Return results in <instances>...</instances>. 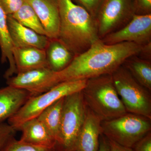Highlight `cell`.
<instances>
[{"label": "cell", "instance_id": "6da1fadb", "mask_svg": "<svg viewBox=\"0 0 151 151\" xmlns=\"http://www.w3.org/2000/svg\"><path fill=\"white\" fill-rule=\"evenodd\" d=\"M142 47L129 42L106 44L100 39L86 51L74 56L64 69L54 72L52 83L54 86L64 81L88 80L112 74L127 58L138 55Z\"/></svg>", "mask_w": 151, "mask_h": 151}, {"label": "cell", "instance_id": "7a4b0ae2", "mask_svg": "<svg viewBox=\"0 0 151 151\" xmlns=\"http://www.w3.org/2000/svg\"><path fill=\"white\" fill-rule=\"evenodd\" d=\"M60 16L58 39L74 56L100 39L96 19L72 0H57Z\"/></svg>", "mask_w": 151, "mask_h": 151}, {"label": "cell", "instance_id": "3957f363", "mask_svg": "<svg viewBox=\"0 0 151 151\" xmlns=\"http://www.w3.org/2000/svg\"><path fill=\"white\" fill-rule=\"evenodd\" d=\"M81 91L87 107L102 122L127 113L116 91L111 74L88 79Z\"/></svg>", "mask_w": 151, "mask_h": 151}, {"label": "cell", "instance_id": "277c9868", "mask_svg": "<svg viewBox=\"0 0 151 151\" xmlns=\"http://www.w3.org/2000/svg\"><path fill=\"white\" fill-rule=\"evenodd\" d=\"M87 80L64 81L57 84L47 92L31 97L14 116L8 119V124L16 131H18L24 123L37 118L45 109L57 100L82 91Z\"/></svg>", "mask_w": 151, "mask_h": 151}, {"label": "cell", "instance_id": "5b68a950", "mask_svg": "<svg viewBox=\"0 0 151 151\" xmlns=\"http://www.w3.org/2000/svg\"><path fill=\"white\" fill-rule=\"evenodd\" d=\"M111 75L116 91L127 113L151 119L150 91L138 83L123 65Z\"/></svg>", "mask_w": 151, "mask_h": 151}, {"label": "cell", "instance_id": "8992f818", "mask_svg": "<svg viewBox=\"0 0 151 151\" xmlns=\"http://www.w3.org/2000/svg\"><path fill=\"white\" fill-rule=\"evenodd\" d=\"M101 132L108 139L132 148L151 132V119L127 113L115 119L102 122Z\"/></svg>", "mask_w": 151, "mask_h": 151}, {"label": "cell", "instance_id": "52a82bcc", "mask_svg": "<svg viewBox=\"0 0 151 151\" xmlns=\"http://www.w3.org/2000/svg\"><path fill=\"white\" fill-rule=\"evenodd\" d=\"M86 104L82 91L65 96L61 111L58 150H76L79 132L84 122Z\"/></svg>", "mask_w": 151, "mask_h": 151}, {"label": "cell", "instance_id": "ba28073f", "mask_svg": "<svg viewBox=\"0 0 151 151\" xmlns=\"http://www.w3.org/2000/svg\"><path fill=\"white\" fill-rule=\"evenodd\" d=\"M134 14L133 0H105L96 18L99 38L124 27Z\"/></svg>", "mask_w": 151, "mask_h": 151}, {"label": "cell", "instance_id": "9c48e42d", "mask_svg": "<svg viewBox=\"0 0 151 151\" xmlns=\"http://www.w3.org/2000/svg\"><path fill=\"white\" fill-rule=\"evenodd\" d=\"M101 40L108 45L129 42L143 46L151 43V14H134L125 26Z\"/></svg>", "mask_w": 151, "mask_h": 151}, {"label": "cell", "instance_id": "30bf717a", "mask_svg": "<svg viewBox=\"0 0 151 151\" xmlns=\"http://www.w3.org/2000/svg\"><path fill=\"white\" fill-rule=\"evenodd\" d=\"M54 72L48 68L29 70L7 78L6 83L9 86L26 90L33 96H37L53 87L51 78Z\"/></svg>", "mask_w": 151, "mask_h": 151}, {"label": "cell", "instance_id": "8fae6325", "mask_svg": "<svg viewBox=\"0 0 151 151\" xmlns=\"http://www.w3.org/2000/svg\"><path fill=\"white\" fill-rule=\"evenodd\" d=\"M39 19L49 39H58L60 16L57 0H26Z\"/></svg>", "mask_w": 151, "mask_h": 151}, {"label": "cell", "instance_id": "7c38bea8", "mask_svg": "<svg viewBox=\"0 0 151 151\" xmlns=\"http://www.w3.org/2000/svg\"><path fill=\"white\" fill-rule=\"evenodd\" d=\"M7 22L14 47H34L45 50L49 38L26 27L11 15L7 16Z\"/></svg>", "mask_w": 151, "mask_h": 151}, {"label": "cell", "instance_id": "4fadbf2b", "mask_svg": "<svg viewBox=\"0 0 151 151\" xmlns=\"http://www.w3.org/2000/svg\"><path fill=\"white\" fill-rule=\"evenodd\" d=\"M102 121L86 105L84 122L76 144L77 151H98Z\"/></svg>", "mask_w": 151, "mask_h": 151}, {"label": "cell", "instance_id": "5bb4252c", "mask_svg": "<svg viewBox=\"0 0 151 151\" xmlns=\"http://www.w3.org/2000/svg\"><path fill=\"white\" fill-rule=\"evenodd\" d=\"M32 96L26 90L9 85L0 89V124L14 116Z\"/></svg>", "mask_w": 151, "mask_h": 151}, {"label": "cell", "instance_id": "9a60e30c", "mask_svg": "<svg viewBox=\"0 0 151 151\" xmlns=\"http://www.w3.org/2000/svg\"><path fill=\"white\" fill-rule=\"evenodd\" d=\"M22 134L19 140L38 147L47 148L57 147V142L37 117L25 122L19 128Z\"/></svg>", "mask_w": 151, "mask_h": 151}, {"label": "cell", "instance_id": "2e32d148", "mask_svg": "<svg viewBox=\"0 0 151 151\" xmlns=\"http://www.w3.org/2000/svg\"><path fill=\"white\" fill-rule=\"evenodd\" d=\"M13 55L17 73L49 68L45 50L34 47H14Z\"/></svg>", "mask_w": 151, "mask_h": 151}, {"label": "cell", "instance_id": "e0dca14e", "mask_svg": "<svg viewBox=\"0 0 151 151\" xmlns=\"http://www.w3.org/2000/svg\"><path fill=\"white\" fill-rule=\"evenodd\" d=\"M7 15L0 5V48L1 50V61L2 63L8 61L9 66L4 73V77L7 79L12 77L17 70L14 61L13 50L14 46L9 31Z\"/></svg>", "mask_w": 151, "mask_h": 151}, {"label": "cell", "instance_id": "ac0fdd59", "mask_svg": "<svg viewBox=\"0 0 151 151\" xmlns=\"http://www.w3.org/2000/svg\"><path fill=\"white\" fill-rule=\"evenodd\" d=\"M45 51L49 68L54 72L64 69L74 57L70 50L58 39H49Z\"/></svg>", "mask_w": 151, "mask_h": 151}, {"label": "cell", "instance_id": "d6986e66", "mask_svg": "<svg viewBox=\"0 0 151 151\" xmlns=\"http://www.w3.org/2000/svg\"><path fill=\"white\" fill-rule=\"evenodd\" d=\"M122 65L138 83L151 92V60L133 55L127 58Z\"/></svg>", "mask_w": 151, "mask_h": 151}, {"label": "cell", "instance_id": "ffe728a7", "mask_svg": "<svg viewBox=\"0 0 151 151\" xmlns=\"http://www.w3.org/2000/svg\"><path fill=\"white\" fill-rule=\"evenodd\" d=\"M64 97L57 100L45 109L37 117L56 141L57 145L60 140L61 111Z\"/></svg>", "mask_w": 151, "mask_h": 151}, {"label": "cell", "instance_id": "44dd1931", "mask_svg": "<svg viewBox=\"0 0 151 151\" xmlns=\"http://www.w3.org/2000/svg\"><path fill=\"white\" fill-rule=\"evenodd\" d=\"M11 16L22 25L39 34L46 36V32L39 19L33 9L26 0L20 8Z\"/></svg>", "mask_w": 151, "mask_h": 151}, {"label": "cell", "instance_id": "7402d4cb", "mask_svg": "<svg viewBox=\"0 0 151 151\" xmlns=\"http://www.w3.org/2000/svg\"><path fill=\"white\" fill-rule=\"evenodd\" d=\"M56 147L47 148L32 145L17 140L14 137L11 139L7 143L1 151H57Z\"/></svg>", "mask_w": 151, "mask_h": 151}, {"label": "cell", "instance_id": "603a6c76", "mask_svg": "<svg viewBox=\"0 0 151 151\" xmlns=\"http://www.w3.org/2000/svg\"><path fill=\"white\" fill-rule=\"evenodd\" d=\"M16 132L9 124H0V151L11 139L14 137Z\"/></svg>", "mask_w": 151, "mask_h": 151}, {"label": "cell", "instance_id": "cb8c5ba5", "mask_svg": "<svg viewBox=\"0 0 151 151\" xmlns=\"http://www.w3.org/2000/svg\"><path fill=\"white\" fill-rule=\"evenodd\" d=\"M105 0H75L96 19L99 10Z\"/></svg>", "mask_w": 151, "mask_h": 151}, {"label": "cell", "instance_id": "d4e9b609", "mask_svg": "<svg viewBox=\"0 0 151 151\" xmlns=\"http://www.w3.org/2000/svg\"><path fill=\"white\" fill-rule=\"evenodd\" d=\"M25 0H0V5L7 15L16 12L24 4Z\"/></svg>", "mask_w": 151, "mask_h": 151}, {"label": "cell", "instance_id": "484cf974", "mask_svg": "<svg viewBox=\"0 0 151 151\" xmlns=\"http://www.w3.org/2000/svg\"><path fill=\"white\" fill-rule=\"evenodd\" d=\"M133 6L135 14H151V0H133Z\"/></svg>", "mask_w": 151, "mask_h": 151}, {"label": "cell", "instance_id": "4316f807", "mask_svg": "<svg viewBox=\"0 0 151 151\" xmlns=\"http://www.w3.org/2000/svg\"><path fill=\"white\" fill-rule=\"evenodd\" d=\"M132 149L134 151H151V132L138 141Z\"/></svg>", "mask_w": 151, "mask_h": 151}, {"label": "cell", "instance_id": "83f0119b", "mask_svg": "<svg viewBox=\"0 0 151 151\" xmlns=\"http://www.w3.org/2000/svg\"><path fill=\"white\" fill-rule=\"evenodd\" d=\"M108 140L110 146V151H134L132 148L122 146L112 140L109 139Z\"/></svg>", "mask_w": 151, "mask_h": 151}, {"label": "cell", "instance_id": "f1b7e54d", "mask_svg": "<svg viewBox=\"0 0 151 151\" xmlns=\"http://www.w3.org/2000/svg\"><path fill=\"white\" fill-rule=\"evenodd\" d=\"M98 151H110V146L108 139L102 134L100 135L99 139Z\"/></svg>", "mask_w": 151, "mask_h": 151}, {"label": "cell", "instance_id": "f546056e", "mask_svg": "<svg viewBox=\"0 0 151 151\" xmlns=\"http://www.w3.org/2000/svg\"><path fill=\"white\" fill-rule=\"evenodd\" d=\"M57 151H77L76 150H72V151H66V150H58V149H57Z\"/></svg>", "mask_w": 151, "mask_h": 151}]
</instances>
